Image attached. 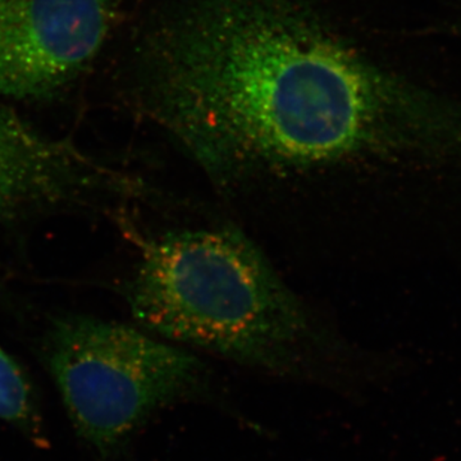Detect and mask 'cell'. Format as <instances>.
Masks as SVG:
<instances>
[{
    "label": "cell",
    "instance_id": "1",
    "mask_svg": "<svg viewBox=\"0 0 461 461\" xmlns=\"http://www.w3.org/2000/svg\"><path fill=\"white\" fill-rule=\"evenodd\" d=\"M135 102L223 186L388 156L429 113L311 0H172L139 45Z\"/></svg>",
    "mask_w": 461,
    "mask_h": 461
},
{
    "label": "cell",
    "instance_id": "2",
    "mask_svg": "<svg viewBox=\"0 0 461 461\" xmlns=\"http://www.w3.org/2000/svg\"><path fill=\"white\" fill-rule=\"evenodd\" d=\"M123 297L151 335L263 368H286L311 329L262 251L227 227L142 241Z\"/></svg>",
    "mask_w": 461,
    "mask_h": 461
},
{
    "label": "cell",
    "instance_id": "3",
    "mask_svg": "<svg viewBox=\"0 0 461 461\" xmlns=\"http://www.w3.org/2000/svg\"><path fill=\"white\" fill-rule=\"evenodd\" d=\"M42 353L76 429L102 454L204 379V366L189 351L91 315L51 320Z\"/></svg>",
    "mask_w": 461,
    "mask_h": 461
},
{
    "label": "cell",
    "instance_id": "4",
    "mask_svg": "<svg viewBox=\"0 0 461 461\" xmlns=\"http://www.w3.org/2000/svg\"><path fill=\"white\" fill-rule=\"evenodd\" d=\"M121 0H0V95L50 99L91 65Z\"/></svg>",
    "mask_w": 461,
    "mask_h": 461
},
{
    "label": "cell",
    "instance_id": "5",
    "mask_svg": "<svg viewBox=\"0 0 461 461\" xmlns=\"http://www.w3.org/2000/svg\"><path fill=\"white\" fill-rule=\"evenodd\" d=\"M138 189L126 173L42 135L0 104V222L104 211Z\"/></svg>",
    "mask_w": 461,
    "mask_h": 461
},
{
    "label": "cell",
    "instance_id": "6",
    "mask_svg": "<svg viewBox=\"0 0 461 461\" xmlns=\"http://www.w3.org/2000/svg\"><path fill=\"white\" fill-rule=\"evenodd\" d=\"M32 387L18 364L0 348V420L27 426L33 418Z\"/></svg>",
    "mask_w": 461,
    "mask_h": 461
}]
</instances>
